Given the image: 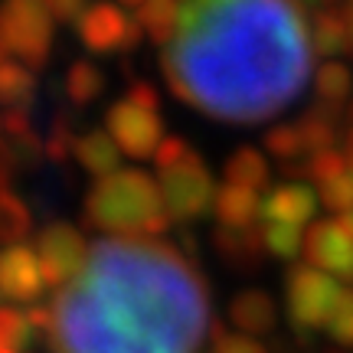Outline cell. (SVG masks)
<instances>
[{"instance_id":"obj_26","label":"cell","mask_w":353,"mask_h":353,"mask_svg":"<svg viewBox=\"0 0 353 353\" xmlns=\"http://www.w3.org/2000/svg\"><path fill=\"white\" fill-rule=\"evenodd\" d=\"M30 229V213L10 190H0V239H20Z\"/></svg>"},{"instance_id":"obj_38","label":"cell","mask_w":353,"mask_h":353,"mask_svg":"<svg viewBox=\"0 0 353 353\" xmlns=\"http://www.w3.org/2000/svg\"><path fill=\"white\" fill-rule=\"evenodd\" d=\"M0 353H13V350H7V347H0Z\"/></svg>"},{"instance_id":"obj_21","label":"cell","mask_w":353,"mask_h":353,"mask_svg":"<svg viewBox=\"0 0 353 353\" xmlns=\"http://www.w3.org/2000/svg\"><path fill=\"white\" fill-rule=\"evenodd\" d=\"M314 92L321 105L343 108V99L350 95V69L341 63H324L314 76Z\"/></svg>"},{"instance_id":"obj_16","label":"cell","mask_w":353,"mask_h":353,"mask_svg":"<svg viewBox=\"0 0 353 353\" xmlns=\"http://www.w3.org/2000/svg\"><path fill=\"white\" fill-rule=\"evenodd\" d=\"M229 314L249 334H262V330L275 327V301L268 294H262V291H242V294H236L232 304H229Z\"/></svg>"},{"instance_id":"obj_35","label":"cell","mask_w":353,"mask_h":353,"mask_svg":"<svg viewBox=\"0 0 353 353\" xmlns=\"http://www.w3.org/2000/svg\"><path fill=\"white\" fill-rule=\"evenodd\" d=\"M343 17H347V23H350V33H353V3H347V7H343Z\"/></svg>"},{"instance_id":"obj_36","label":"cell","mask_w":353,"mask_h":353,"mask_svg":"<svg viewBox=\"0 0 353 353\" xmlns=\"http://www.w3.org/2000/svg\"><path fill=\"white\" fill-rule=\"evenodd\" d=\"M0 190H7L3 187V161H0Z\"/></svg>"},{"instance_id":"obj_7","label":"cell","mask_w":353,"mask_h":353,"mask_svg":"<svg viewBox=\"0 0 353 353\" xmlns=\"http://www.w3.org/2000/svg\"><path fill=\"white\" fill-rule=\"evenodd\" d=\"M161 196H164L167 216L176 223H190V219H200L206 210L216 206V183L210 170L203 167L200 154L193 151L183 164L170 167L161 174Z\"/></svg>"},{"instance_id":"obj_15","label":"cell","mask_w":353,"mask_h":353,"mask_svg":"<svg viewBox=\"0 0 353 353\" xmlns=\"http://www.w3.org/2000/svg\"><path fill=\"white\" fill-rule=\"evenodd\" d=\"M76 161L85 167L88 174H95L99 180L118 174V144L108 131H88L82 138H76Z\"/></svg>"},{"instance_id":"obj_27","label":"cell","mask_w":353,"mask_h":353,"mask_svg":"<svg viewBox=\"0 0 353 353\" xmlns=\"http://www.w3.org/2000/svg\"><path fill=\"white\" fill-rule=\"evenodd\" d=\"M350 167H347V161H343V154L337 151H324V154H317V157H311L307 161V167H304V174H311L314 176V183L317 187H327V183H334L341 174H347Z\"/></svg>"},{"instance_id":"obj_23","label":"cell","mask_w":353,"mask_h":353,"mask_svg":"<svg viewBox=\"0 0 353 353\" xmlns=\"http://www.w3.org/2000/svg\"><path fill=\"white\" fill-rule=\"evenodd\" d=\"M39 330L30 324L26 311H13V307H0V347L7 350H26L37 341Z\"/></svg>"},{"instance_id":"obj_14","label":"cell","mask_w":353,"mask_h":353,"mask_svg":"<svg viewBox=\"0 0 353 353\" xmlns=\"http://www.w3.org/2000/svg\"><path fill=\"white\" fill-rule=\"evenodd\" d=\"M213 210L226 229H249L252 219L259 216V210H262V200H259L255 190L236 187V183H223L219 193H216Z\"/></svg>"},{"instance_id":"obj_17","label":"cell","mask_w":353,"mask_h":353,"mask_svg":"<svg viewBox=\"0 0 353 353\" xmlns=\"http://www.w3.org/2000/svg\"><path fill=\"white\" fill-rule=\"evenodd\" d=\"M180 3H170V0H148L134 7V20L141 23V30L148 33L157 43H170L176 33V23H180Z\"/></svg>"},{"instance_id":"obj_2","label":"cell","mask_w":353,"mask_h":353,"mask_svg":"<svg viewBox=\"0 0 353 353\" xmlns=\"http://www.w3.org/2000/svg\"><path fill=\"white\" fill-rule=\"evenodd\" d=\"M206 327L200 275L151 239H99L52 307L59 353H196Z\"/></svg>"},{"instance_id":"obj_19","label":"cell","mask_w":353,"mask_h":353,"mask_svg":"<svg viewBox=\"0 0 353 353\" xmlns=\"http://www.w3.org/2000/svg\"><path fill=\"white\" fill-rule=\"evenodd\" d=\"M226 183L255 190V193L265 190V183H268V164H265V157L255 148H239L226 161Z\"/></svg>"},{"instance_id":"obj_4","label":"cell","mask_w":353,"mask_h":353,"mask_svg":"<svg viewBox=\"0 0 353 353\" xmlns=\"http://www.w3.org/2000/svg\"><path fill=\"white\" fill-rule=\"evenodd\" d=\"M105 131L114 138L118 151L131 154V157H154L157 148L164 144L161 114H157V92L144 82L131 85L125 99L108 108Z\"/></svg>"},{"instance_id":"obj_1","label":"cell","mask_w":353,"mask_h":353,"mask_svg":"<svg viewBox=\"0 0 353 353\" xmlns=\"http://www.w3.org/2000/svg\"><path fill=\"white\" fill-rule=\"evenodd\" d=\"M164 72L176 99L219 121L255 125L301 95L311 37L301 7L278 0L183 3Z\"/></svg>"},{"instance_id":"obj_13","label":"cell","mask_w":353,"mask_h":353,"mask_svg":"<svg viewBox=\"0 0 353 353\" xmlns=\"http://www.w3.org/2000/svg\"><path fill=\"white\" fill-rule=\"evenodd\" d=\"M311 46L321 56H337L353 50L350 23L343 17V7H317L311 20Z\"/></svg>"},{"instance_id":"obj_5","label":"cell","mask_w":353,"mask_h":353,"mask_svg":"<svg viewBox=\"0 0 353 353\" xmlns=\"http://www.w3.org/2000/svg\"><path fill=\"white\" fill-rule=\"evenodd\" d=\"M288 321L294 330H317L327 327L337 304L343 298V288L330 275L317 272L311 265H294L288 272Z\"/></svg>"},{"instance_id":"obj_3","label":"cell","mask_w":353,"mask_h":353,"mask_svg":"<svg viewBox=\"0 0 353 353\" xmlns=\"http://www.w3.org/2000/svg\"><path fill=\"white\" fill-rule=\"evenodd\" d=\"M85 219L118 239L161 236L170 226L161 183L144 170H118L99 180L85 200Z\"/></svg>"},{"instance_id":"obj_8","label":"cell","mask_w":353,"mask_h":353,"mask_svg":"<svg viewBox=\"0 0 353 353\" xmlns=\"http://www.w3.org/2000/svg\"><path fill=\"white\" fill-rule=\"evenodd\" d=\"M85 255L88 252H85V245H82L79 229L69 226V223H56V226H50L39 236L37 259H39L46 285H52V288L72 285L76 275L82 272V265H85Z\"/></svg>"},{"instance_id":"obj_6","label":"cell","mask_w":353,"mask_h":353,"mask_svg":"<svg viewBox=\"0 0 353 353\" xmlns=\"http://www.w3.org/2000/svg\"><path fill=\"white\" fill-rule=\"evenodd\" d=\"M0 46L30 65H43L52 46V17L46 3L13 0L0 7Z\"/></svg>"},{"instance_id":"obj_33","label":"cell","mask_w":353,"mask_h":353,"mask_svg":"<svg viewBox=\"0 0 353 353\" xmlns=\"http://www.w3.org/2000/svg\"><path fill=\"white\" fill-rule=\"evenodd\" d=\"M343 161H347V167L353 170V128L347 131V138H343Z\"/></svg>"},{"instance_id":"obj_37","label":"cell","mask_w":353,"mask_h":353,"mask_svg":"<svg viewBox=\"0 0 353 353\" xmlns=\"http://www.w3.org/2000/svg\"><path fill=\"white\" fill-rule=\"evenodd\" d=\"M3 56H7V50H3V46H0V65L7 63V59H3Z\"/></svg>"},{"instance_id":"obj_34","label":"cell","mask_w":353,"mask_h":353,"mask_svg":"<svg viewBox=\"0 0 353 353\" xmlns=\"http://www.w3.org/2000/svg\"><path fill=\"white\" fill-rule=\"evenodd\" d=\"M341 226L347 229V232H350V239H353V210H350V213H343V216H341Z\"/></svg>"},{"instance_id":"obj_24","label":"cell","mask_w":353,"mask_h":353,"mask_svg":"<svg viewBox=\"0 0 353 353\" xmlns=\"http://www.w3.org/2000/svg\"><path fill=\"white\" fill-rule=\"evenodd\" d=\"M265 148H268V154H272V157H278V161H281L285 167H288V164L298 167V161H301L304 154H307L298 125H285V128L268 131V134H265Z\"/></svg>"},{"instance_id":"obj_10","label":"cell","mask_w":353,"mask_h":353,"mask_svg":"<svg viewBox=\"0 0 353 353\" xmlns=\"http://www.w3.org/2000/svg\"><path fill=\"white\" fill-rule=\"evenodd\" d=\"M304 259L324 275H353V239L341 219H321L304 236Z\"/></svg>"},{"instance_id":"obj_20","label":"cell","mask_w":353,"mask_h":353,"mask_svg":"<svg viewBox=\"0 0 353 353\" xmlns=\"http://www.w3.org/2000/svg\"><path fill=\"white\" fill-rule=\"evenodd\" d=\"M216 249L226 259L229 265H249L262 255V232H252V229H226L219 226L216 232Z\"/></svg>"},{"instance_id":"obj_12","label":"cell","mask_w":353,"mask_h":353,"mask_svg":"<svg viewBox=\"0 0 353 353\" xmlns=\"http://www.w3.org/2000/svg\"><path fill=\"white\" fill-rule=\"evenodd\" d=\"M314 213H317V196L314 190L304 187V183H285V187L272 190L262 200V210H259L265 226H294V229L311 223Z\"/></svg>"},{"instance_id":"obj_30","label":"cell","mask_w":353,"mask_h":353,"mask_svg":"<svg viewBox=\"0 0 353 353\" xmlns=\"http://www.w3.org/2000/svg\"><path fill=\"white\" fill-rule=\"evenodd\" d=\"M190 154H193V148H190L183 138H164V144H161L157 154H154V161H157V170L164 174V170H170V167L183 164Z\"/></svg>"},{"instance_id":"obj_11","label":"cell","mask_w":353,"mask_h":353,"mask_svg":"<svg viewBox=\"0 0 353 353\" xmlns=\"http://www.w3.org/2000/svg\"><path fill=\"white\" fill-rule=\"evenodd\" d=\"M46 288L39 259L26 245H10L0 252V298L7 301H37Z\"/></svg>"},{"instance_id":"obj_25","label":"cell","mask_w":353,"mask_h":353,"mask_svg":"<svg viewBox=\"0 0 353 353\" xmlns=\"http://www.w3.org/2000/svg\"><path fill=\"white\" fill-rule=\"evenodd\" d=\"M262 245H265V252H272L275 259L291 262L304 249V236H301V229H294V226H265Z\"/></svg>"},{"instance_id":"obj_22","label":"cell","mask_w":353,"mask_h":353,"mask_svg":"<svg viewBox=\"0 0 353 353\" xmlns=\"http://www.w3.org/2000/svg\"><path fill=\"white\" fill-rule=\"evenodd\" d=\"M101 88H105V76H101L92 63H85V59H82V63L69 65V76H65V92H69L72 105H88V101H95L101 95Z\"/></svg>"},{"instance_id":"obj_9","label":"cell","mask_w":353,"mask_h":353,"mask_svg":"<svg viewBox=\"0 0 353 353\" xmlns=\"http://www.w3.org/2000/svg\"><path fill=\"white\" fill-rule=\"evenodd\" d=\"M79 37L92 52H118L134 46L141 37V23L125 10H118L112 3L88 7L85 17L79 20Z\"/></svg>"},{"instance_id":"obj_28","label":"cell","mask_w":353,"mask_h":353,"mask_svg":"<svg viewBox=\"0 0 353 353\" xmlns=\"http://www.w3.org/2000/svg\"><path fill=\"white\" fill-rule=\"evenodd\" d=\"M321 200H324V206L327 210H334V213H350L353 210V170H347V174H341L334 183H327V187H321Z\"/></svg>"},{"instance_id":"obj_32","label":"cell","mask_w":353,"mask_h":353,"mask_svg":"<svg viewBox=\"0 0 353 353\" xmlns=\"http://www.w3.org/2000/svg\"><path fill=\"white\" fill-rule=\"evenodd\" d=\"M213 353H265V347L255 343L252 337H245V334H236V337H219Z\"/></svg>"},{"instance_id":"obj_29","label":"cell","mask_w":353,"mask_h":353,"mask_svg":"<svg viewBox=\"0 0 353 353\" xmlns=\"http://www.w3.org/2000/svg\"><path fill=\"white\" fill-rule=\"evenodd\" d=\"M327 330L337 343L353 347V291H343V298H341V304H337L334 317H330Z\"/></svg>"},{"instance_id":"obj_18","label":"cell","mask_w":353,"mask_h":353,"mask_svg":"<svg viewBox=\"0 0 353 353\" xmlns=\"http://www.w3.org/2000/svg\"><path fill=\"white\" fill-rule=\"evenodd\" d=\"M33 95H37V79L26 65H0V105H7L10 112H26Z\"/></svg>"},{"instance_id":"obj_31","label":"cell","mask_w":353,"mask_h":353,"mask_svg":"<svg viewBox=\"0 0 353 353\" xmlns=\"http://www.w3.org/2000/svg\"><path fill=\"white\" fill-rule=\"evenodd\" d=\"M46 10H50L52 20H63V23H76L85 17V3L82 0H52V3H46Z\"/></svg>"}]
</instances>
